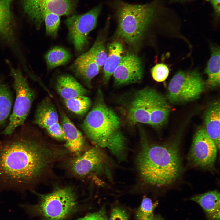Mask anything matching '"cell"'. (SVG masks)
<instances>
[{"label": "cell", "instance_id": "obj_14", "mask_svg": "<svg viewBox=\"0 0 220 220\" xmlns=\"http://www.w3.org/2000/svg\"><path fill=\"white\" fill-rule=\"evenodd\" d=\"M61 125L65 136V146L77 156L79 155L85 144L82 133L73 123L62 110H60Z\"/></svg>", "mask_w": 220, "mask_h": 220}, {"label": "cell", "instance_id": "obj_2", "mask_svg": "<svg viewBox=\"0 0 220 220\" xmlns=\"http://www.w3.org/2000/svg\"><path fill=\"white\" fill-rule=\"evenodd\" d=\"M143 137L136 160L140 178L145 184L156 187L171 184L178 178L182 170L178 142L151 145Z\"/></svg>", "mask_w": 220, "mask_h": 220}, {"label": "cell", "instance_id": "obj_25", "mask_svg": "<svg viewBox=\"0 0 220 220\" xmlns=\"http://www.w3.org/2000/svg\"><path fill=\"white\" fill-rule=\"evenodd\" d=\"M64 101L68 109L73 113L79 115L86 114L91 104L90 99L86 95L79 96L64 100Z\"/></svg>", "mask_w": 220, "mask_h": 220}, {"label": "cell", "instance_id": "obj_8", "mask_svg": "<svg viewBox=\"0 0 220 220\" xmlns=\"http://www.w3.org/2000/svg\"><path fill=\"white\" fill-rule=\"evenodd\" d=\"M24 13L39 28L47 12L70 16L76 11L78 0H21Z\"/></svg>", "mask_w": 220, "mask_h": 220}, {"label": "cell", "instance_id": "obj_24", "mask_svg": "<svg viewBox=\"0 0 220 220\" xmlns=\"http://www.w3.org/2000/svg\"><path fill=\"white\" fill-rule=\"evenodd\" d=\"M71 58L70 52L66 49L60 47H55L52 49L45 57L48 68L50 69L64 64Z\"/></svg>", "mask_w": 220, "mask_h": 220}, {"label": "cell", "instance_id": "obj_19", "mask_svg": "<svg viewBox=\"0 0 220 220\" xmlns=\"http://www.w3.org/2000/svg\"><path fill=\"white\" fill-rule=\"evenodd\" d=\"M220 103L216 101L209 107L204 117V129L217 149L220 148Z\"/></svg>", "mask_w": 220, "mask_h": 220}, {"label": "cell", "instance_id": "obj_12", "mask_svg": "<svg viewBox=\"0 0 220 220\" xmlns=\"http://www.w3.org/2000/svg\"><path fill=\"white\" fill-rule=\"evenodd\" d=\"M143 74L139 58L134 54L127 53L123 57L113 75L115 84L121 86L139 82Z\"/></svg>", "mask_w": 220, "mask_h": 220}, {"label": "cell", "instance_id": "obj_26", "mask_svg": "<svg viewBox=\"0 0 220 220\" xmlns=\"http://www.w3.org/2000/svg\"><path fill=\"white\" fill-rule=\"evenodd\" d=\"M158 203H153L149 198L144 197L136 213L137 220H153L155 215L154 211Z\"/></svg>", "mask_w": 220, "mask_h": 220}, {"label": "cell", "instance_id": "obj_7", "mask_svg": "<svg viewBox=\"0 0 220 220\" xmlns=\"http://www.w3.org/2000/svg\"><path fill=\"white\" fill-rule=\"evenodd\" d=\"M205 86V83L197 70L178 71L169 83L167 98L173 103L194 100L199 97Z\"/></svg>", "mask_w": 220, "mask_h": 220}, {"label": "cell", "instance_id": "obj_4", "mask_svg": "<svg viewBox=\"0 0 220 220\" xmlns=\"http://www.w3.org/2000/svg\"><path fill=\"white\" fill-rule=\"evenodd\" d=\"M107 3L117 20L118 36L133 46L141 41L160 12L158 0L143 4L122 0H110Z\"/></svg>", "mask_w": 220, "mask_h": 220}, {"label": "cell", "instance_id": "obj_33", "mask_svg": "<svg viewBox=\"0 0 220 220\" xmlns=\"http://www.w3.org/2000/svg\"><path fill=\"white\" fill-rule=\"evenodd\" d=\"M210 2L212 5L216 14L219 16L220 4V0H206Z\"/></svg>", "mask_w": 220, "mask_h": 220}, {"label": "cell", "instance_id": "obj_16", "mask_svg": "<svg viewBox=\"0 0 220 220\" xmlns=\"http://www.w3.org/2000/svg\"><path fill=\"white\" fill-rule=\"evenodd\" d=\"M55 86L57 92L64 100L86 95L89 93L74 77L68 75L58 76Z\"/></svg>", "mask_w": 220, "mask_h": 220}, {"label": "cell", "instance_id": "obj_1", "mask_svg": "<svg viewBox=\"0 0 220 220\" xmlns=\"http://www.w3.org/2000/svg\"><path fill=\"white\" fill-rule=\"evenodd\" d=\"M0 140V186L27 189L57 157L27 123Z\"/></svg>", "mask_w": 220, "mask_h": 220}, {"label": "cell", "instance_id": "obj_21", "mask_svg": "<svg viewBox=\"0 0 220 220\" xmlns=\"http://www.w3.org/2000/svg\"><path fill=\"white\" fill-rule=\"evenodd\" d=\"M109 54L104 66L103 80L108 82L120 63L123 57V47L120 43L114 42L108 46Z\"/></svg>", "mask_w": 220, "mask_h": 220}, {"label": "cell", "instance_id": "obj_23", "mask_svg": "<svg viewBox=\"0 0 220 220\" xmlns=\"http://www.w3.org/2000/svg\"><path fill=\"white\" fill-rule=\"evenodd\" d=\"M170 111L166 100L160 94L150 113L149 125L156 128L162 126L167 120Z\"/></svg>", "mask_w": 220, "mask_h": 220}, {"label": "cell", "instance_id": "obj_18", "mask_svg": "<svg viewBox=\"0 0 220 220\" xmlns=\"http://www.w3.org/2000/svg\"><path fill=\"white\" fill-rule=\"evenodd\" d=\"M58 122V115L51 99L45 98L38 105L34 115L33 123L46 129Z\"/></svg>", "mask_w": 220, "mask_h": 220}, {"label": "cell", "instance_id": "obj_28", "mask_svg": "<svg viewBox=\"0 0 220 220\" xmlns=\"http://www.w3.org/2000/svg\"><path fill=\"white\" fill-rule=\"evenodd\" d=\"M46 34L53 38L57 36L60 23L59 16L55 13L47 12L44 16Z\"/></svg>", "mask_w": 220, "mask_h": 220}, {"label": "cell", "instance_id": "obj_34", "mask_svg": "<svg viewBox=\"0 0 220 220\" xmlns=\"http://www.w3.org/2000/svg\"><path fill=\"white\" fill-rule=\"evenodd\" d=\"M153 220H164L159 215H155L154 218Z\"/></svg>", "mask_w": 220, "mask_h": 220}, {"label": "cell", "instance_id": "obj_31", "mask_svg": "<svg viewBox=\"0 0 220 220\" xmlns=\"http://www.w3.org/2000/svg\"><path fill=\"white\" fill-rule=\"evenodd\" d=\"M77 220H108L105 207H102L98 211L89 213L85 217Z\"/></svg>", "mask_w": 220, "mask_h": 220}, {"label": "cell", "instance_id": "obj_11", "mask_svg": "<svg viewBox=\"0 0 220 220\" xmlns=\"http://www.w3.org/2000/svg\"><path fill=\"white\" fill-rule=\"evenodd\" d=\"M217 149L204 128H201L194 137L188 156L189 160L196 166L212 169L216 160Z\"/></svg>", "mask_w": 220, "mask_h": 220}, {"label": "cell", "instance_id": "obj_29", "mask_svg": "<svg viewBox=\"0 0 220 220\" xmlns=\"http://www.w3.org/2000/svg\"><path fill=\"white\" fill-rule=\"evenodd\" d=\"M151 72L153 79L157 82L164 81L168 77L169 70L168 67L163 63H158L151 69Z\"/></svg>", "mask_w": 220, "mask_h": 220}, {"label": "cell", "instance_id": "obj_9", "mask_svg": "<svg viewBox=\"0 0 220 220\" xmlns=\"http://www.w3.org/2000/svg\"><path fill=\"white\" fill-rule=\"evenodd\" d=\"M102 8L101 3L84 13L69 16L65 20L69 37L77 52H82L87 45L88 35L96 27Z\"/></svg>", "mask_w": 220, "mask_h": 220}, {"label": "cell", "instance_id": "obj_22", "mask_svg": "<svg viewBox=\"0 0 220 220\" xmlns=\"http://www.w3.org/2000/svg\"><path fill=\"white\" fill-rule=\"evenodd\" d=\"M13 101V93L9 85L0 76V129L9 118Z\"/></svg>", "mask_w": 220, "mask_h": 220}, {"label": "cell", "instance_id": "obj_3", "mask_svg": "<svg viewBox=\"0 0 220 220\" xmlns=\"http://www.w3.org/2000/svg\"><path fill=\"white\" fill-rule=\"evenodd\" d=\"M81 128L87 137L98 146L107 148L119 160L125 159L126 139L120 119L105 104L98 90L94 104L86 115Z\"/></svg>", "mask_w": 220, "mask_h": 220}, {"label": "cell", "instance_id": "obj_15", "mask_svg": "<svg viewBox=\"0 0 220 220\" xmlns=\"http://www.w3.org/2000/svg\"><path fill=\"white\" fill-rule=\"evenodd\" d=\"M190 200L201 206L209 220H220V195L218 191L215 190L196 195Z\"/></svg>", "mask_w": 220, "mask_h": 220}, {"label": "cell", "instance_id": "obj_20", "mask_svg": "<svg viewBox=\"0 0 220 220\" xmlns=\"http://www.w3.org/2000/svg\"><path fill=\"white\" fill-rule=\"evenodd\" d=\"M211 55L204 70L207 76L206 83L209 87H215L220 84V49L213 46L211 48Z\"/></svg>", "mask_w": 220, "mask_h": 220}, {"label": "cell", "instance_id": "obj_17", "mask_svg": "<svg viewBox=\"0 0 220 220\" xmlns=\"http://www.w3.org/2000/svg\"><path fill=\"white\" fill-rule=\"evenodd\" d=\"M100 67L86 53L79 56L71 66L75 75L83 80L89 86L92 79L99 73Z\"/></svg>", "mask_w": 220, "mask_h": 220}, {"label": "cell", "instance_id": "obj_30", "mask_svg": "<svg viewBox=\"0 0 220 220\" xmlns=\"http://www.w3.org/2000/svg\"><path fill=\"white\" fill-rule=\"evenodd\" d=\"M50 135L55 139L65 141V136L63 128L59 122L53 124L45 129Z\"/></svg>", "mask_w": 220, "mask_h": 220}, {"label": "cell", "instance_id": "obj_5", "mask_svg": "<svg viewBox=\"0 0 220 220\" xmlns=\"http://www.w3.org/2000/svg\"><path fill=\"white\" fill-rule=\"evenodd\" d=\"M6 62L10 75L13 80L16 93L13 112L9 116L7 125L1 133L7 136L11 135L17 128L24 124L35 99V93L30 86L20 67H14L8 60Z\"/></svg>", "mask_w": 220, "mask_h": 220}, {"label": "cell", "instance_id": "obj_27", "mask_svg": "<svg viewBox=\"0 0 220 220\" xmlns=\"http://www.w3.org/2000/svg\"><path fill=\"white\" fill-rule=\"evenodd\" d=\"M86 53L99 67L104 65L108 57L103 42L98 40Z\"/></svg>", "mask_w": 220, "mask_h": 220}, {"label": "cell", "instance_id": "obj_32", "mask_svg": "<svg viewBox=\"0 0 220 220\" xmlns=\"http://www.w3.org/2000/svg\"><path fill=\"white\" fill-rule=\"evenodd\" d=\"M108 220H129V217L125 210L116 207L111 211L110 218Z\"/></svg>", "mask_w": 220, "mask_h": 220}, {"label": "cell", "instance_id": "obj_10", "mask_svg": "<svg viewBox=\"0 0 220 220\" xmlns=\"http://www.w3.org/2000/svg\"><path fill=\"white\" fill-rule=\"evenodd\" d=\"M160 94L154 89L146 88L136 92L126 105L125 116L129 125L138 123L149 124L150 114Z\"/></svg>", "mask_w": 220, "mask_h": 220}, {"label": "cell", "instance_id": "obj_6", "mask_svg": "<svg viewBox=\"0 0 220 220\" xmlns=\"http://www.w3.org/2000/svg\"><path fill=\"white\" fill-rule=\"evenodd\" d=\"M77 205L75 193L71 187H66L41 195L36 205L24 206L29 213L46 220H63L76 210Z\"/></svg>", "mask_w": 220, "mask_h": 220}, {"label": "cell", "instance_id": "obj_13", "mask_svg": "<svg viewBox=\"0 0 220 220\" xmlns=\"http://www.w3.org/2000/svg\"><path fill=\"white\" fill-rule=\"evenodd\" d=\"M105 159L102 152L97 147H94L75 158L71 163L72 169L76 174L85 176L100 166Z\"/></svg>", "mask_w": 220, "mask_h": 220}]
</instances>
